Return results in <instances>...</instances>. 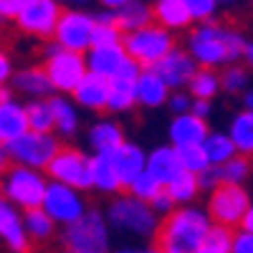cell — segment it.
Returning a JSON list of instances; mask_svg holds the SVG:
<instances>
[{"mask_svg": "<svg viewBox=\"0 0 253 253\" xmlns=\"http://www.w3.org/2000/svg\"><path fill=\"white\" fill-rule=\"evenodd\" d=\"M10 89L13 94H23L28 96V101L33 99H51L53 89H51V81L43 71V66H26V69H18L10 79Z\"/></svg>", "mask_w": 253, "mask_h": 253, "instance_id": "603a6c76", "label": "cell"}, {"mask_svg": "<svg viewBox=\"0 0 253 253\" xmlns=\"http://www.w3.org/2000/svg\"><path fill=\"white\" fill-rule=\"evenodd\" d=\"M150 208L155 210V213H157L160 218H165V215H170V213H172V210H175V203L170 200V195H167V193H165V187H162V193L152 198V203H150Z\"/></svg>", "mask_w": 253, "mask_h": 253, "instance_id": "bcb514c9", "label": "cell"}, {"mask_svg": "<svg viewBox=\"0 0 253 253\" xmlns=\"http://www.w3.org/2000/svg\"><path fill=\"white\" fill-rule=\"evenodd\" d=\"M104 215H107V223L112 230L126 233L129 238H155L162 220L150 208V203H142L126 193L112 198Z\"/></svg>", "mask_w": 253, "mask_h": 253, "instance_id": "3957f363", "label": "cell"}, {"mask_svg": "<svg viewBox=\"0 0 253 253\" xmlns=\"http://www.w3.org/2000/svg\"><path fill=\"white\" fill-rule=\"evenodd\" d=\"M94 28H96L94 13L84 8H63L51 41L58 43L63 51L86 53L94 43Z\"/></svg>", "mask_w": 253, "mask_h": 253, "instance_id": "9c48e42d", "label": "cell"}, {"mask_svg": "<svg viewBox=\"0 0 253 253\" xmlns=\"http://www.w3.org/2000/svg\"><path fill=\"white\" fill-rule=\"evenodd\" d=\"M91 190H96L101 195H112V198H117L124 190L114 170L112 155H91Z\"/></svg>", "mask_w": 253, "mask_h": 253, "instance_id": "4316f807", "label": "cell"}, {"mask_svg": "<svg viewBox=\"0 0 253 253\" xmlns=\"http://www.w3.org/2000/svg\"><path fill=\"white\" fill-rule=\"evenodd\" d=\"M147 172H150L162 187L175 180L182 172V162H180V152L172 144H157L155 150L147 152Z\"/></svg>", "mask_w": 253, "mask_h": 253, "instance_id": "7402d4cb", "label": "cell"}, {"mask_svg": "<svg viewBox=\"0 0 253 253\" xmlns=\"http://www.w3.org/2000/svg\"><path fill=\"white\" fill-rule=\"evenodd\" d=\"M152 20L167 28L170 33H182L193 28V18L182 0H155L152 3Z\"/></svg>", "mask_w": 253, "mask_h": 253, "instance_id": "484cf974", "label": "cell"}, {"mask_svg": "<svg viewBox=\"0 0 253 253\" xmlns=\"http://www.w3.org/2000/svg\"><path fill=\"white\" fill-rule=\"evenodd\" d=\"M165 193L170 195V200L175 203V208H185V205H193L200 195V185L198 177L193 172H180L175 180H170L165 185Z\"/></svg>", "mask_w": 253, "mask_h": 253, "instance_id": "4dcf8cb0", "label": "cell"}, {"mask_svg": "<svg viewBox=\"0 0 253 253\" xmlns=\"http://www.w3.org/2000/svg\"><path fill=\"white\" fill-rule=\"evenodd\" d=\"M46 177L51 182H61L86 193V190H91V155H86L79 147L61 144L46 167Z\"/></svg>", "mask_w": 253, "mask_h": 253, "instance_id": "52a82bcc", "label": "cell"}, {"mask_svg": "<svg viewBox=\"0 0 253 253\" xmlns=\"http://www.w3.org/2000/svg\"><path fill=\"white\" fill-rule=\"evenodd\" d=\"M28 132V119H26V104L10 99L8 104L0 107V147L18 139L20 134Z\"/></svg>", "mask_w": 253, "mask_h": 253, "instance_id": "83f0119b", "label": "cell"}, {"mask_svg": "<svg viewBox=\"0 0 253 253\" xmlns=\"http://www.w3.org/2000/svg\"><path fill=\"white\" fill-rule=\"evenodd\" d=\"M112 162H114V170L122 180V185L126 187L137 175L144 172L147 167V152L142 150V147L137 142H122V147H117V150L112 152Z\"/></svg>", "mask_w": 253, "mask_h": 253, "instance_id": "d4e9b609", "label": "cell"}, {"mask_svg": "<svg viewBox=\"0 0 253 253\" xmlns=\"http://www.w3.org/2000/svg\"><path fill=\"white\" fill-rule=\"evenodd\" d=\"M41 210L56 223V225H71L76 223L84 213L89 210V203H86V195L81 190H74L69 185H61V182H51L48 180V187H46V195H43V203H41Z\"/></svg>", "mask_w": 253, "mask_h": 253, "instance_id": "8fae6325", "label": "cell"}, {"mask_svg": "<svg viewBox=\"0 0 253 253\" xmlns=\"http://www.w3.org/2000/svg\"><path fill=\"white\" fill-rule=\"evenodd\" d=\"M74 104L79 109H86V112H94V114H101L107 112V101H109V81L101 79V76H94V74H86L81 79V84L74 89L71 94Z\"/></svg>", "mask_w": 253, "mask_h": 253, "instance_id": "d6986e66", "label": "cell"}, {"mask_svg": "<svg viewBox=\"0 0 253 253\" xmlns=\"http://www.w3.org/2000/svg\"><path fill=\"white\" fill-rule=\"evenodd\" d=\"M13 99V89L8 86V84H0V107H3V104H8Z\"/></svg>", "mask_w": 253, "mask_h": 253, "instance_id": "db71d44e", "label": "cell"}, {"mask_svg": "<svg viewBox=\"0 0 253 253\" xmlns=\"http://www.w3.org/2000/svg\"><path fill=\"white\" fill-rule=\"evenodd\" d=\"M139 66L129 58L119 69L117 76L109 79V101H107V112L109 114H129L137 107L134 99V81L139 76Z\"/></svg>", "mask_w": 253, "mask_h": 253, "instance_id": "5bb4252c", "label": "cell"}, {"mask_svg": "<svg viewBox=\"0 0 253 253\" xmlns=\"http://www.w3.org/2000/svg\"><path fill=\"white\" fill-rule=\"evenodd\" d=\"M23 228H26L31 243H48L56 236V223L41 208L26 210L23 213Z\"/></svg>", "mask_w": 253, "mask_h": 253, "instance_id": "836d02e7", "label": "cell"}, {"mask_svg": "<svg viewBox=\"0 0 253 253\" xmlns=\"http://www.w3.org/2000/svg\"><path fill=\"white\" fill-rule=\"evenodd\" d=\"M63 253H76V251H63Z\"/></svg>", "mask_w": 253, "mask_h": 253, "instance_id": "94428289", "label": "cell"}, {"mask_svg": "<svg viewBox=\"0 0 253 253\" xmlns=\"http://www.w3.org/2000/svg\"><path fill=\"white\" fill-rule=\"evenodd\" d=\"M167 112H170L172 117H180V114H190V107H193V96H190L185 89L180 91H172L170 99H167Z\"/></svg>", "mask_w": 253, "mask_h": 253, "instance_id": "ee69618b", "label": "cell"}, {"mask_svg": "<svg viewBox=\"0 0 253 253\" xmlns=\"http://www.w3.org/2000/svg\"><path fill=\"white\" fill-rule=\"evenodd\" d=\"M230 246H233V230L223 225H210L208 236L195 253H230Z\"/></svg>", "mask_w": 253, "mask_h": 253, "instance_id": "8d00e7d4", "label": "cell"}, {"mask_svg": "<svg viewBox=\"0 0 253 253\" xmlns=\"http://www.w3.org/2000/svg\"><path fill=\"white\" fill-rule=\"evenodd\" d=\"M114 253H160L157 248H119Z\"/></svg>", "mask_w": 253, "mask_h": 253, "instance_id": "6f0895ef", "label": "cell"}, {"mask_svg": "<svg viewBox=\"0 0 253 253\" xmlns=\"http://www.w3.org/2000/svg\"><path fill=\"white\" fill-rule=\"evenodd\" d=\"M253 172V162L243 155H236L233 160H228L225 165H220V177L223 185H243Z\"/></svg>", "mask_w": 253, "mask_h": 253, "instance_id": "74e56055", "label": "cell"}, {"mask_svg": "<svg viewBox=\"0 0 253 253\" xmlns=\"http://www.w3.org/2000/svg\"><path fill=\"white\" fill-rule=\"evenodd\" d=\"M58 147H61V139L56 134H41V132H31L28 129L18 139L8 142L3 150H5V155H8V160L13 165L46 172V167L53 160V155L58 152Z\"/></svg>", "mask_w": 253, "mask_h": 253, "instance_id": "ba28073f", "label": "cell"}, {"mask_svg": "<svg viewBox=\"0 0 253 253\" xmlns=\"http://www.w3.org/2000/svg\"><path fill=\"white\" fill-rule=\"evenodd\" d=\"M48 104L53 112V134L58 139H74L81 129V114H79V107L74 104V99L63 96V94H53Z\"/></svg>", "mask_w": 253, "mask_h": 253, "instance_id": "cb8c5ba5", "label": "cell"}, {"mask_svg": "<svg viewBox=\"0 0 253 253\" xmlns=\"http://www.w3.org/2000/svg\"><path fill=\"white\" fill-rule=\"evenodd\" d=\"M122 31L117 28V23H96L94 28V43L91 46H114L122 43Z\"/></svg>", "mask_w": 253, "mask_h": 253, "instance_id": "b9f144b4", "label": "cell"}, {"mask_svg": "<svg viewBox=\"0 0 253 253\" xmlns=\"http://www.w3.org/2000/svg\"><path fill=\"white\" fill-rule=\"evenodd\" d=\"M241 96H243V109L246 112H253V89H246Z\"/></svg>", "mask_w": 253, "mask_h": 253, "instance_id": "9f6ffc18", "label": "cell"}, {"mask_svg": "<svg viewBox=\"0 0 253 253\" xmlns=\"http://www.w3.org/2000/svg\"><path fill=\"white\" fill-rule=\"evenodd\" d=\"M233 3H241V0H220V5H233Z\"/></svg>", "mask_w": 253, "mask_h": 253, "instance_id": "91938a15", "label": "cell"}, {"mask_svg": "<svg viewBox=\"0 0 253 253\" xmlns=\"http://www.w3.org/2000/svg\"><path fill=\"white\" fill-rule=\"evenodd\" d=\"M185 91L193 99H203V101H213L220 94V74L213 69H198L190 79V84L185 86Z\"/></svg>", "mask_w": 253, "mask_h": 253, "instance_id": "d6a6232c", "label": "cell"}, {"mask_svg": "<svg viewBox=\"0 0 253 253\" xmlns=\"http://www.w3.org/2000/svg\"><path fill=\"white\" fill-rule=\"evenodd\" d=\"M43 71L51 81L53 94H63V96H71L74 89L81 84V79L89 74L84 53H71L63 48L43 61Z\"/></svg>", "mask_w": 253, "mask_h": 253, "instance_id": "4fadbf2b", "label": "cell"}, {"mask_svg": "<svg viewBox=\"0 0 253 253\" xmlns=\"http://www.w3.org/2000/svg\"><path fill=\"white\" fill-rule=\"evenodd\" d=\"M180 152V162H182V170L185 172H203L208 167V157L203 152V147H185V150H177Z\"/></svg>", "mask_w": 253, "mask_h": 253, "instance_id": "60d3db41", "label": "cell"}, {"mask_svg": "<svg viewBox=\"0 0 253 253\" xmlns=\"http://www.w3.org/2000/svg\"><path fill=\"white\" fill-rule=\"evenodd\" d=\"M248 208H251V195L243 185H220L208 195L205 210L213 225H223L233 230L236 225L241 228V220Z\"/></svg>", "mask_w": 253, "mask_h": 253, "instance_id": "30bf717a", "label": "cell"}, {"mask_svg": "<svg viewBox=\"0 0 253 253\" xmlns=\"http://www.w3.org/2000/svg\"><path fill=\"white\" fill-rule=\"evenodd\" d=\"M15 74V66H13V56L8 53V48L0 46V84H10Z\"/></svg>", "mask_w": 253, "mask_h": 253, "instance_id": "c3c4849f", "label": "cell"}, {"mask_svg": "<svg viewBox=\"0 0 253 253\" xmlns=\"http://www.w3.org/2000/svg\"><path fill=\"white\" fill-rule=\"evenodd\" d=\"M230 253H253V233H248V230H233Z\"/></svg>", "mask_w": 253, "mask_h": 253, "instance_id": "f6af8a7d", "label": "cell"}, {"mask_svg": "<svg viewBox=\"0 0 253 253\" xmlns=\"http://www.w3.org/2000/svg\"><path fill=\"white\" fill-rule=\"evenodd\" d=\"M208 132L210 126L205 119H198L193 114H180V117H172L170 124H167V144H172L175 150L200 147Z\"/></svg>", "mask_w": 253, "mask_h": 253, "instance_id": "e0dca14e", "label": "cell"}, {"mask_svg": "<svg viewBox=\"0 0 253 253\" xmlns=\"http://www.w3.org/2000/svg\"><path fill=\"white\" fill-rule=\"evenodd\" d=\"M172 89L152 71V69H142L137 81H134V99H137V107L144 109H160L167 104Z\"/></svg>", "mask_w": 253, "mask_h": 253, "instance_id": "44dd1931", "label": "cell"}, {"mask_svg": "<svg viewBox=\"0 0 253 253\" xmlns=\"http://www.w3.org/2000/svg\"><path fill=\"white\" fill-rule=\"evenodd\" d=\"M251 13H253V3H251Z\"/></svg>", "mask_w": 253, "mask_h": 253, "instance_id": "6125c7cd", "label": "cell"}, {"mask_svg": "<svg viewBox=\"0 0 253 253\" xmlns=\"http://www.w3.org/2000/svg\"><path fill=\"white\" fill-rule=\"evenodd\" d=\"M243 63H246V69L253 71V41H248L246 43V51H243Z\"/></svg>", "mask_w": 253, "mask_h": 253, "instance_id": "f5cc1de1", "label": "cell"}, {"mask_svg": "<svg viewBox=\"0 0 253 253\" xmlns=\"http://www.w3.org/2000/svg\"><path fill=\"white\" fill-rule=\"evenodd\" d=\"M8 155H5V150H3V147H0V175H3L5 170H8Z\"/></svg>", "mask_w": 253, "mask_h": 253, "instance_id": "680465c9", "label": "cell"}, {"mask_svg": "<svg viewBox=\"0 0 253 253\" xmlns=\"http://www.w3.org/2000/svg\"><path fill=\"white\" fill-rule=\"evenodd\" d=\"M122 46L139 69H152L157 61H162L177 43H175V33H170L167 28L150 23L139 31L124 33L122 36Z\"/></svg>", "mask_w": 253, "mask_h": 253, "instance_id": "8992f818", "label": "cell"}, {"mask_svg": "<svg viewBox=\"0 0 253 253\" xmlns=\"http://www.w3.org/2000/svg\"><path fill=\"white\" fill-rule=\"evenodd\" d=\"M193 23H205V20H213L218 8H220V0H182Z\"/></svg>", "mask_w": 253, "mask_h": 253, "instance_id": "ab89813d", "label": "cell"}, {"mask_svg": "<svg viewBox=\"0 0 253 253\" xmlns=\"http://www.w3.org/2000/svg\"><path fill=\"white\" fill-rule=\"evenodd\" d=\"M220 74V89L230 96H241L246 89H251V71L243 63H230Z\"/></svg>", "mask_w": 253, "mask_h": 253, "instance_id": "d590c367", "label": "cell"}, {"mask_svg": "<svg viewBox=\"0 0 253 253\" xmlns=\"http://www.w3.org/2000/svg\"><path fill=\"white\" fill-rule=\"evenodd\" d=\"M126 3H132V0H99V8H107V10H119V8H124Z\"/></svg>", "mask_w": 253, "mask_h": 253, "instance_id": "f907efd6", "label": "cell"}, {"mask_svg": "<svg viewBox=\"0 0 253 253\" xmlns=\"http://www.w3.org/2000/svg\"><path fill=\"white\" fill-rule=\"evenodd\" d=\"M48 187V177L41 170H31V167L20 165H8V170L0 175V198L13 203L20 213L33 208H41Z\"/></svg>", "mask_w": 253, "mask_h": 253, "instance_id": "5b68a950", "label": "cell"}, {"mask_svg": "<svg viewBox=\"0 0 253 253\" xmlns=\"http://www.w3.org/2000/svg\"><path fill=\"white\" fill-rule=\"evenodd\" d=\"M56 3L63 8V5H66V8H84V5H86V3H91V0H56Z\"/></svg>", "mask_w": 253, "mask_h": 253, "instance_id": "11a10c76", "label": "cell"}, {"mask_svg": "<svg viewBox=\"0 0 253 253\" xmlns=\"http://www.w3.org/2000/svg\"><path fill=\"white\" fill-rule=\"evenodd\" d=\"M124 190H126V195H132V198H137V200H142V203H152V198L162 193V185L144 170L142 175H137Z\"/></svg>", "mask_w": 253, "mask_h": 253, "instance_id": "f35d334b", "label": "cell"}, {"mask_svg": "<svg viewBox=\"0 0 253 253\" xmlns=\"http://www.w3.org/2000/svg\"><path fill=\"white\" fill-rule=\"evenodd\" d=\"M63 251L76 253H109L112 243V228L107 223V215L99 208H89L76 223L61 230Z\"/></svg>", "mask_w": 253, "mask_h": 253, "instance_id": "277c9868", "label": "cell"}, {"mask_svg": "<svg viewBox=\"0 0 253 253\" xmlns=\"http://www.w3.org/2000/svg\"><path fill=\"white\" fill-rule=\"evenodd\" d=\"M61 13H63V8L56 3V0H26L13 23H15V28L20 33L28 36V38L51 41L53 31L58 26Z\"/></svg>", "mask_w": 253, "mask_h": 253, "instance_id": "7c38bea8", "label": "cell"}, {"mask_svg": "<svg viewBox=\"0 0 253 253\" xmlns=\"http://www.w3.org/2000/svg\"><path fill=\"white\" fill-rule=\"evenodd\" d=\"M241 230H248V233H253V203H251V208L246 210V215H243V220H241Z\"/></svg>", "mask_w": 253, "mask_h": 253, "instance_id": "816d5d0a", "label": "cell"}, {"mask_svg": "<svg viewBox=\"0 0 253 253\" xmlns=\"http://www.w3.org/2000/svg\"><path fill=\"white\" fill-rule=\"evenodd\" d=\"M84 58H86V69L89 74L94 76H101V79H112L119 74V69L124 66L126 61H129V56H126L124 46L122 43H114V46H91L86 53H84Z\"/></svg>", "mask_w": 253, "mask_h": 253, "instance_id": "ac0fdd59", "label": "cell"}, {"mask_svg": "<svg viewBox=\"0 0 253 253\" xmlns=\"http://www.w3.org/2000/svg\"><path fill=\"white\" fill-rule=\"evenodd\" d=\"M210 220L208 210L198 205H185L175 208L170 215L160 220L157 236H155V248L160 253H195L208 236Z\"/></svg>", "mask_w": 253, "mask_h": 253, "instance_id": "7a4b0ae2", "label": "cell"}, {"mask_svg": "<svg viewBox=\"0 0 253 253\" xmlns=\"http://www.w3.org/2000/svg\"><path fill=\"white\" fill-rule=\"evenodd\" d=\"M0 243L8 248V253H31L33 243L23 228V213L0 198Z\"/></svg>", "mask_w": 253, "mask_h": 253, "instance_id": "2e32d148", "label": "cell"}, {"mask_svg": "<svg viewBox=\"0 0 253 253\" xmlns=\"http://www.w3.org/2000/svg\"><path fill=\"white\" fill-rule=\"evenodd\" d=\"M152 71H155L172 91H180V89L187 86L190 79H193V74L198 71V63L193 61V56H190L185 48L175 46L162 61L155 63Z\"/></svg>", "mask_w": 253, "mask_h": 253, "instance_id": "9a60e30c", "label": "cell"}, {"mask_svg": "<svg viewBox=\"0 0 253 253\" xmlns=\"http://www.w3.org/2000/svg\"><path fill=\"white\" fill-rule=\"evenodd\" d=\"M26 0H0V23H8V20H15L20 8H23Z\"/></svg>", "mask_w": 253, "mask_h": 253, "instance_id": "7dc6e473", "label": "cell"}, {"mask_svg": "<svg viewBox=\"0 0 253 253\" xmlns=\"http://www.w3.org/2000/svg\"><path fill=\"white\" fill-rule=\"evenodd\" d=\"M26 119H28V129L31 132L53 134V112H51L48 99L26 101Z\"/></svg>", "mask_w": 253, "mask_h": 253, "instance_id": "e575fe53", "label": "cell"}, {"mask_svg": "<svg viewBox=\"0 0 253 253\" xmlns=\"http://www.w3.org/2000/svg\"><path fill=\"white\" fill-rule=\"evenodd\" d=\"M150 23H155V20H152V3H147V0H132V3L117 10V28L122 33L139 31Z\"/></svg>", "mask_w": 253, "mask_h": 253, "instance_id": "f546056e", "label": "cell"}, {"mask_svg": "<svg viewBox=\"0 0 253 253\" xmlns=\"http://www.w3.org/2000/svg\"><path fill=\"white\" fill-rule=\"evenodd\" d=\"M190 114L198 117V119H210L213 114V101H203V99H193V107H190Z\"/></svg>", "mask_w": 253, "mask_h": 253, "instance_id": "681fc988", "label": "cell"}, {"mask_svg": "<svg viewBox=\"0 0 253 253\" xmlns=\"http://www.w3.org/2000/svg\"><path fill=\"white\" fill-rule=\"evenodd\" d=\"M86 142H89L94 155H112L117 147H122V142H126L124 126L112 117H101L89 126Z\"/></svg>", "mask_w": 253, "mask_h": 253, "instance_id": "ffe728a7", "label": "cell"}, {"mask_svg": "<svg viewBox=\"0 0 253 253\" xmlns=\"http://www.w3.org/2000/svg\"><path fill=\"white\" fill-rule=\"evenodd\" d=\"M228 137H230V142H233L238 155L253 160V112L241 109L238 114L230 117Z\"/></svg>", "mask_w": 253, "mask_h": 253, "instance_id": "f1b7e54d", "label": "cell"}, {"mask_svg": "<svg viewBox=\"0 0 253 253\" xmlns=\"http://www.w3.org/2000/svg\"><path fill=\"white\" fill-rule=\"evenodd\" d=\"M200 147H203V152L208 157V165H215V167L225 165L228 160H233L238 155L233 142H230V137H228V132H213L210 129Z\"/></svg>", "mask_w": 253, "mask_h": 253, "instance_id": "1f68e13d", "label": "cell"}, {"mask_svg": "<svg viewBox=\"0 0 253 253\" xmlns=\"http://www.w3.org/2000/svg\"><path fill=\"white\" fill-rule=\"evenodd\" d=\"M248 38L241 28L225 23V20H205L195 23L187 31L185 38V51L193 56L198 69H225L230 63H238L243 58Z\"/></svg>", "mask_w": 253, "mask_h": 253, "instance_id": "6da1fadb", "label": "cell"}, {"mask_svg": "<svg viewBox=\"0 0 253 253\" xmlns=\"http://www.w3.org/2000/svg\"><path fill=\"white\" fill-rule=\"evenodd\" d=\"M198 177V185H200V193H213L215 187H220L223 185V177H220V167H215V165H208L203 172H198L195 175Z\"/></svg>", "mask_w": 253, "mask_h": 253, "instance_id": "7bdbcfd3", "label": "cell"}]
</instances>
